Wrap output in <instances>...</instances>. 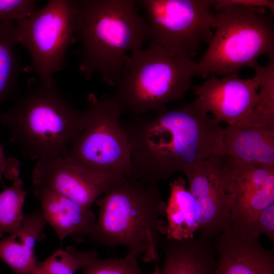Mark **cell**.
Masks as SVG:
<instances>
[{
  "label": "cell",
  "instance_id": "cb8c5ba5",
  "mask_svg": "<svg viewBox=\"0 0 274 274\" xmlns=\"http://www.w3.org/2000/svg\"><path fill=\"white\" fill-rule=\"evenodd\" d=\"M33 0H0V23L25 19L37 10Z\"/></svg>",
  "mask_w": 274,
  "mask_h": 274
},
{
  "label": "cell",
  "instance_id": "3957f363",
  "mask_svg": "<svg viewBox=\"0 0 274 274\" xmlns=\"http://www.w3.org/2000/svg\"><path fill=\"white\" fill-rule=\"evenodd\" d=\"M77 39L80 72L87 79L98 74L115 87L128 53L142 48L148 31L135 1H79Z\"/></svg>",
  "mask_w": 274,
  "mask_h": 274
},
{
  "label": "cell",
  "instance_id": "5b68a950",
  "mask_svg": "<svg viewBox=\"0 0 274 274\" xmlns=\"http://www.w3.org/2000/svg\"><path fill=\"white\" fill-rule=\"evenodd\" d=\"M195 67L187 55L150 43L129 55L112 97L122 114L161 110L189 89Z\"/></svg>",
  "mask_w": 274,
  "mask_h": 274
},
{
  "label": "cell",
  "instance_id": "e0dca14e",
  "mask_svg": "<svg viewBox=\"0 0 274 274\" xmlns=\"http://www.w3.org/2000/svg\"><path fill=\"white\" fill-rule=\"evenodd\" d=\"M46 223L41 211L25 215L21 227L0 240V259L14 274H32L39 262L36 244L45 236Z\"/></svg>",
  "mask_w": 274,
  "mask_h": 274
},
{
  "label": "cell",
  "instance_id": "2e32d148",
  "mask_svg": "<svg viewBox=\"0 0 274 274\" xmlns=\"http://www.w3.org/2000/svg\"><path fill=\"white\" fill-rule=\"evenodd\" d=\"M164 254L160 274H215L216 254L212 242L200 238H161Z\"/></svg>",
  "mask_w": 274,
  "mask_h": 274
},
{
  "label": "cell",
  "instance_id": "5bb4252c",
  "mask_svg": "<svg viewBox=\"0 0 274 274\" xmlns=\"http://www.w3.org/2000/svg\"><path fill=\"white\" fill-rule=\"evenodd\" d=\"M224 156L274 167V119L253 116L224 128Z\"/></svg>",
  "mask_w": 274,
  "mask_h": 274
},
{
  "label": "cell",
  "instance_id": "7a4b0ae2",
  "mask_svg": "<svg viewBox=\"0 0 274 274\" xmlns=\"http://www.w3.org/2000/svg\"><path fill=\"white\" fill-rule=\"evenodd\" d=\"M99 212L89 235L98 245L123 246L146 262L159 260L166 234V203L157 186L122 177L95 201Z\"/></svg>",
  "mask_w": 274,
  "mask_h": 274
},
{
  "label": "cell",
  "instance_id": "52a82bcc",
  "mask_svg": "<svg viewBox=\"0 0 274 274\" xmlns=\"http://www.w3.org/2000/svg\"><path fill=\"white\" fill-rule=\"evenodd\" d=\"M89 118L67 157L90 172L110 177L130 174V145L120 120L122 112L113 98L88 96Z\"/></svg>",
  "mask_w": 274,
  "mask_h": 274
},
{
  "label": "cell",
  "instance_id": "ba28073f",
  "mask_svg": "<svg viewBox=\"0 0 274 274\" xmlns=\"http://www.w3.org/2000/svg\"><path fill=\"white\" fill-rule=\"evenodd\" d=\"M79 1L50 0L16 23L18 43L28 52L31 66L45 84L65 62L68 47L77 39Z\"/></svg>",
  "mask_w": 274,
  "mask_h": 274
},
{
  "label": "cell",
  "instance_id": "6da1fadb",
  "mask_svg": "<svg viewBox=\"0 0 274 274\" xmlns=\"http://www.w3.org/2000/svg\"><path fill=\"white\" fill-rule=\"evenodd\" d=\"M154 116L132 115L123 122L130 145L128 179L157 184L187 165L224 156V128L194 100Z\"/></svg>",
  "mask_w": 274,
  "mask_h": 274
},
{
  "label": "cell",
  "instance_id": "7c38bea8",
  "mask_svg": "<svg viewBox=\"0 0 274 274\" xmlns=\"http://www.w3.org/2000/svg\"><path fill=\"white\" fill-rule=\"evenodd\" d=\"M194 99L205 112H211L220 123L232 125L254 114L259 101L258 85L254 78H240L237 74L219 79L211 75L203 84L192 86Z\"/></svg>",
  "mask_w": 274,
  "mask_h": 274
},
{
  "label": "cell",
  "instance_id": "277c9868",
  "mask_svg": "<svg viewBox=\"0 0 274 274\" xmlns=\"http://www.w3.org/2000/svg\"><path fill=\"white\" fill-rule=\"evenodd\" d=\"M87 109L73 108L55 83L29 89L6 111L0 123L9 132L10 141L23 157L38 160L66 157L88 121Z\"/></svg>",
  "mask_w": 274,
  "mask_h": 274
},
{
  "label": "cell",
  "instance_id": "44dd1931",
  "mask_svg": "<svg viewBox=\"0 0 274 274\" xmlns=\"http://www.w3.org/2000/svg\"><path fill=\"white\" fill-rule=\"evenodd\" d=\"M96 257L95 250L82 251L73 247L60 248L43 262H39L32 274H75Z\"/></svg>",
  "mask_w": 274,
  "mask_h": 274
},
{
  "label": "cell",
  "instance_id": "9a60e30c",
  "mask_svg": "<svg viewBox=\"0 0 274 274\" xmlns=\"http://www.w3.org/2000/svg\"><path fill=\"white\" fill-rule=\"evenodd\" d=\"M34 188L33 193L41 202L44 219L60 241L71 236L81 242L84 236L90 235L96 220L90 208L45 187Z\"/></svg>",
  "mask_w": 274,
  "mask_h": 274
},
{
  "label": "cell",
  "instance_id": "d4e9b609",
  "mask_svg": "<svg viewBox=\"0 0 274 274\" xmlns=\"http://www.w3.org/2000/svg\"><path fill=\"white\" fill-rule=\"evenodd\" d=\"M254 230L260 235L265 234L272 243H274V203L260 213Z\"/></svg>",
  "mask_w": 274,
  "mask_h": 274
},
{
  "label": "cell",
  "instance_id": "4fadbf2b",
  "mask_svg": "<svg viewBox=\"0 0 274 274\" xmlns=\"http://www.w3.org/2000/svg\"><path fill=\"white\" fill-rule=\"evenodd\" d=\"M260 234L234 229L220 234L213 242L216 254L215 274H274V254L259 242Z\"/></svg>",
  "mask_w": 274,
  "mask_h": 274
},
{
  "label": "cell",
  "instance_id": "8fae6325",
  "mask_svg": "<svg viewBox=\"0 0 274 274\" xmlns=\"http://www.w3.org/2000/svg\"><path fill=\"white\" fill-rule=\"evenodd\" d=\"M120 177L94 173L78 166L67 157H51L37 160L32 172V184L34 187H45L91 208Z\"/></svg>",
  "mask_w": 274,
  "mask_h": 274
},
{
  "label": "cell",
  "instance_id": "484cf974",
  "mask_svg": "<svg viewBox=\"0 0 274 274\" xmlns=\"http://www.w3.org/2000/svg\"><path fill=\"white\" fill-rule=\"evenodd\" d=\"M20 166L17 159L5 155L4 147L0 144V180L5 178L14 181L19 178Z\"/></svg>",
  "mask_w": 274,
  "mask_h": 274
},
{
  "label": "cell",
  "instance_id": "ac0fdd59",
  "mask_svg": "<svg viewBox=\"0 0 274 274\" xmlns=\"http://www.w3.org/2000/svg\"><path fill=\"white\" fill-rule=\"evenodd\" d=\"M170 193L166 203L165 237L177 240L194 237L199 227L198 204L186 188L185 180L179 177L169 184Z\"/></svg>",
  "mask_w": 274,
  "mask_h": 274
},
{
  "label": "cell",
  "instance_id": "7402d4cb",
  "mask_svg": "<svg viewBox=\"0 0 274 274\" xmlns=\"http://www.w3.org/2000/svg\"><path fill=\"white\" fill-rule=\"evenodd\" d=\"M254 76L260 88L259 101L254 114L261 117L274 119V54L269 56L265 66L257 63L253 68Z\"/></svg>",
  "mask_w": 274,
  "mask_h": 274
},
{
  "label": "cell",
  "instance_id": "4316f807",
  "mask_svg": "<svg viewBox=\"0 0 274 274\" xmlns=\"http://www.w3.org/2000/svg\"><path fill=\"white\" fill-rule=\"evenodd\" d=\"M213 6L239 5L245 6L263 8L273 13L274 1L270 0H216L213 1Z\"/></svg>",
  "mask_w": 274,
  "mask_h": 274
},
{
  "label": "cell",
  "instance_id": "83f0119b",
  "mask_svg": "<svg viewBox=\"0 0 274 274\" xmlns=\"http://www.w3.org/2000/svg\"><path fill=\"white\" fill-rule=\"evenodd\" d=\"M152 274H160V268L156 266Z\"/></svg>",
  "mask_w": 274,
  "mask_h": 274
},
{
  "label": "cell",
  "instance_id": "30bf717a",
  "mask_svg": "<svg viewBox=\"0 0 274 274\" xmlns=\"http://www.w3.org/2000/svg\"><path fill=\"white\" fill-rule=\"evenodd\" d=\"M228 165V157L218 156L193 162L182 170L199 207V238L206 241L213 242L230 228Z\"/></svg>",
  "mask_w": 274,
  "mask_h": 274
},
{
  "label": "cell",
  "instance_id": "9c48e42d",
  "mask_svg": "<svg viewBox=\"0 0 274 274\" xmlns=\"http://www.w3.org/2000/svg\"><path fill=\"white\" fill-rule=\"evenodd\" d=\"M151 44L180 51L192 58L213 36L215 13L211 0H142Z\"/></svg>",
  "mask_w": 274,
  "mask_h": 274
},
{
  "label": "cell",
  "instance_id": "8992f818",
  "mask_svg": "<svg viewBox=\"0 0 274 274\" xmlns=\"http://www.w3.org/2000/svg\"><path fill=\"white\" fill-rule=\"evenodd\" d=\"M215 31L202 57L196 62L195 76L237 74L253 68L262 55L274 54V25L267 9L239 5L213 6Z\"/></svg>",
  "mask_w": 274,
  "mask_h": 274
},
{
  "label": "cell",
  "instance_id": "603a6c76",
  "mask_svg": "<svg viewBox=\"0 0 274 274\" xmlns=\"http://www.w3.org/2000/svg\"><path fill=\"white\" fill-rule=\"evenodd\" d=\"M138 258L128 252L121 258L102 259L96 257L84 267L82 274H152L141 269Z\"/></svg>",
  "mask_w": 274,
  "mask_h": 274
},
{
  "label": "cell",
  "instance_id": "d6986e66",
  "mask_svg": "<svg viewBox=\"0 0 274 274\" xmlns=\"http://www.w3.org/2000/svg\"><path fill=\"white\" fill-rule=\"evenodd\" d=\"M17 43L16 23L11 21L0 23V109L17 82L19 65L15 52Z\"/></svg>",
  "mask_w": 274,
  "mask_h": 274
},
{
  "label": "cell",
  "instance_id": "ffe728a7",
  "mask_svg": "<svg viewBox=\"0 0 274 274\" xmlns=\"http://www.w3.org/2000/svg\"><path fill=\"white\" fill-rule=\"evenodd\" d=\"M27 194L20 178L0 193V238L5 233L12 234L21 226L25 215L23 208Z\"/></svg>",
  "mask_w": 274,
  "mask_h": 274
}]
</instances>
